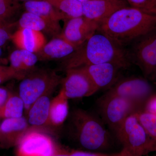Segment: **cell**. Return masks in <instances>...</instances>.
<instances>
[{"label": "cell", "mask_w": 156, "mask_h": 156, "mask_svg": "<svg viewBox=\"0 0 156 156\" xmlns=\"http://www.w3.org/2000/svg\"><path fill=\"white\" fill-rule=\"evenodd\" d=\"M98 32L72 54L61 60L62 69L66 71L106 62L114 63L123 69L131 66L132 63L126 48H121L105 35Z\"/></svg>", "instance_id": "6da1fadb"}, {"label": "cell", "mask_w": 156, "mask_h": 156, "mask_svg": "<svg viewBox=\"0 0 156 156\" xmlns=\"http://www.w3.org/2000/svg\"><path fill=\"white\" fill-rule=\"evenodd\" d=\"M156 27V17L128 6L118 10L100 23L98 32L117 45L126 48Z\"/></svg>", "instance_id": "7a4b0ae2"}, {"label": "cell", "mask_w": 156, "mask_h": 156, "mask_svg": "<svg viewBox=\"0 0 156 156\" xmlns=\"http://www.w3.org/2000/svg\"><path fill=\"white\" fill-rule=\"evenodd\" d=\"M69 129L70 136L84 151L107 153L112 138L101 119L82 109L70 114Z\"/></svg>", "instance_id": "3957f363"}, {"label": "cell", "mask_w": 156, "mask_h": 156, "mask_svg": "<svg viewBox=\"0 0 156 156\" xmlns=\"http://www.w3.org/2000/svg\"><path fill=\"white\" fill-rule=\"evenodd\" d=\"M62 79L55 71L48 69L36 67L27 73L20 80L18 93L24 103L25 115L35 101L42 96L51 95Z\"/></svg>", "instance_id": "277c9868"}, {"label": "cell", "mask_w": 156, "mask_h": 156, "mask_svg": "<svg viewBox=\"0 0 156 156\" xmlns=\"http://www.w3.org/2000/svg\"><path fill=\"white\" fill-rule=\"evenodd\" d=\"M124 156H147L156 152V142L138 121L135 113L128 117L115 134Z\"/></svg>", "instance_id": "5b68a950"}, {"label": "cell", "mask_w": 156, "mask_h": 156, "mask_svg": "<svg viewBox=\"0 0 156 156\" xmlns=\"http://www.w3.org/2000/svg\"><path fill=\"white\" fill-rule=\"evenodd\" d=\"M131 63L137 66L144 77L156 83V27L126 48Z\"/></svg>", "instance_id": "8992f818"}, {"label": "cell", "mask_w": 156, "mask_h": 156, "mask_svg": "<svg viewBox=\"0 0 156 156\" xmlns=\"http://www.w3.org/2000/svg\"><path fill=\"white\" fill-rule=\"evenodd\" d=\"M97 105L101 120L115 134L128 117L142 110L131 101L104 94L98 100Z\"/></svg>", "instance_id": "52a82bcc"}, {"label": "cell", "mask_w": 156, "mask_h": 156, "mask_svg": "<svg viewBox=\"0 0 156 156\" xmlns=\"http://www.w3.org/2000/svg\"><path fill=\"white\" fill-rule=\"evenodd\" d=\"M154 93L150 82L144 77H120L104 95L123 98L133 101L143 110L146 104Z\"/></svg>", "instance_id": "ba28073f"}, {"label": "cell", "mask_w": 156, "mask_h": 156, "mask_svg": "<svg viewBox=\"0 0 156 156\" xmlns=\"http://www.w3.org/2000/svg\"><path fill=\"white\" fill-rule=\"evenodd\" d=\"M16 147V156H51L60 148L45 131L31 128Z\"/></svg>", "instance_id": "9c48e42d"}, {"label": "cell", "mask_w": 156, "mask_h": 156, "mask_svg": "<svg viewBox=\"0 0 156 156\" xmlns=\"http://www.w3.org/2000/svg\"><path fill=\"white\" fill-rule=\"evenodd\" d=\"M65 71L66 75L62 80L61 90L69 99L89 97L98 91L83 68Z\"/></svg>", "instance_id": "30bf717a"}, {"label": "cell", "mask_w": 156, "mask_h": 156, "mask_svg": "<svg viewBox=\"0 0 156 156\" xmlns=\"http://www.w3.org/2000/svg\"><path fill=\"white\" fill-rule=\"evenodd\" d=\"M59 37L78 48L97 32L99 24L83 16L64 20Z\"/></svg>", "instance_id": "8fae6325"}, {"label": "cell", "mask_w": 156, "mask_h": 156, "mask_svg": "<svg viewBox=\"0 0 156 156\" xmlns=\"http://www.w3.org/2000/svg\"><path fill=\"white\" fill-rule=\"evenodd\" d=\"M82 5L83 16L99 25L118 10L130 6L126 0H91Z\"/></svg>", "instance_id": "7c38bea8"}, {"label": "cell", "mask_w": 156, "mask_h": 156, "mask_svg": "<svg viewBox=\"0 0 156 156\" xmlns=\"http://www.w3.org/2000/svg\"><path fill=\"white\" fill-rule=\"evenodd\" d=\"M31 128L26 117L5 119L0 125V148L16 147Z\"/></svg>", "instance_id": "4fadbf2b"}, {"label": "cell", "mask_w": 156, "mask_h": 156, "mask_svg": "<svg viewBox=\"0 0 156 156\" xmlns=\"http://www.w3.org/2000/svg\"><path fill=\"white\" fill-rule=\"evenodd\" d=\"M82 68L89 75L98 91L100 89H108L110 88L121 77L119 73L123 69L119 66L109 62Z\"/></svg>", "instance_id": "5bb4252c"}, {"label": "cell", "mask_w": 156, "mask_h": 156, "mask_svg": "<svg viewBox=\"0 0 156 156\" xmlns=\"http://www.w3.org/2000/svg\"><path fill=\"white\" fill-rule=\"evenodd\" d=\"M77 48L60 37H56L46 43L36 54L39 61L62 60Z\"/></svg>", "instance_id": "9a60e30c"}, {"label": "cell", "mask_w": 156, "mask_h": 156, "mask_svg": "<svg viewBox=\"0 0 156 156\" xmlns=\"http://www.w3.org/2000/svg\"><path fill=\"white\" fill-rule=\"evenodd\" d=\"M50 95L42 96L30 108L25 117L31 128L45 131V128H50Z\"/></svg>", "instance_id": "2e32d148"}, {"label": "cell", "mask_w": 156, "mask_h": 156, "mask_svg": "<svg viewBox=\"0 0 156 156\" xmlns=\"http://www.w3.org/2000/svg\"><path fill=\"white\" fill-rule=\"evenodd\" d=\"M18 28H28L47 34L52 37H59L62 29L60 26L53 24L47 20L30 12L24 11L16 22Z\"/></svg>", "instance_id": "e0dca14e"}, {"label": "cell", "mask_w": 156, "mask_h": 156, "mask_svg": "<svg viewBox=\"0 0 156 156\" xmlns=\"http://www.w3.org/2000/svg\"><path fill=\"white\" fill-rule=\"evenodd\" d=\"M11 40L18 49L35 53L47 43L42 33L28 28H18L12 34Z\"/></svg>", "instance_id": "ac0fdd59"}, {"label": "cell", "mask_w": 156, "mask_h": 156, "mask_svg": "<svg viewBox=\"0 0 156 156\" xmlns=\"http://www.w3.org/2000/svg\"><path fill=\"white\" fill-rule=\"evenodd\" d=\"M23 9L44 18L55 25L60 26L59 21L64 20L62 14L45 0H31L22 3Z\"/></svg>", "instance_id": "d6986e66"}, {"label": "cell", "mask_w": 156, "mask_h": 156, "mask_svg": "<svg viewBox=\"0 0 156 156\" xmlns=\"http://www.w3.org/2000/svg\"><path fill=\"white\" fill-rule=\"evenodd\" d=\"M68 98L60 89L58 95L51 99L49 122L50 127H58L63 125L69 115Z\"/></svg>", "instance_id": "ffe728a7"}, {"label": "cell", "mask_w": 156, "mask_h": 156, "mask_svg": "<svg viewBox=\"0 0 156 156\" xmlns=\"http://www.w3.org/2000/svg\"><path fill=\"white\" fill-rule=\"evenodd\" d=\"M9 60L10 66L25 76L36 67V65L39 61L36 53L18 48L11 52Z\"/></svg>", "instance_id": "44dd1931"}, {"label": "cell", "mask_w": 156, "mask_h": 156, "mask_svg": "<svg viewBox=\"0 0 156 156\" xmlns=\"http://www.w3.org/2000/svg\"><path fill=\"white\" fill-rule=\"evenodd\" d=\"M23 9L17 0H0V24L11 28L16 25Z\"/></svg>", "instance_id": "7402d4cb"}, {"label": "cell", "mask_w": 156, "mask_h": 156, "mask_svg": "<svg viewBox=\"0 0 156 156\" xmlns=\"http://www.w3.org/2000/svg\"><path fill=\"white\" fill-rule=\"evenodd\" d=\"M62 14L64 20L83 16L82 3L77 0H45Z\"/></svg>", "instance_id": "603a6c76"}, {"label": "cell", "mask_w": 156, "mask_h": 156, "mask_svg": "<svg viewBox=\"0 0 156 156\" xmlns=\"http://www.w3.org/2000/svg\"><path fill=\"white\" fill-rule=\"evenodd\" d=\"M25 112L24 103L19 95L11 93L8 100L0 108V118L5 119L23 116Z\"/></svg>", "instance_id": "cb8c5ba5"}, {"label": "cell", "mask_w": 156, "mask_h": 156, "mask_svg": "<svg viewBox=\"0 0 156 156\" xmlns=\"http://www.w3.org/2000/svg\"><path fill=\"white\" fill-rule=\"evenodd\" d=\"M135 115L148 135L156 142V114L141 110Z\"/></svg>", "instance_id": "d4e9b609"}, {"label": "cell", "mask_w": 156, "mask_h": 156, "mask_svg": "<svg viewBox=\"0 0 156 156\" xmlns=\"http://www.w3.org/2000/svg\"><path fill=\"white\" fill-rule=\"evenodd\" d=\"M133 7L156 17V0H126Z\"/></svg>", "instance_id": "484cf974"}, {"label": "cell", "mask_w": 156, "mask_h": 156, "mask_svg": "<svg viewBox=\"0 0 156 156\" xmlns=\"http://www.w3.org/2000/svg\"><path fill=\"white\" fill-rule=\"evenodd\" d=\"M25 76L15 70L10 66H6L0 64V85L12 79L21 80Z\"/></svg>", "instance_id": "4316f807"}, {"label": "cell", "mask_w": 156, "mask_h": 156, "mask_svg": "<svg viewBox=\"0 0 156 156\" xmlns=\"http://www.w3.org/2000/svg\"><path fill=\"white\" fill-rule=\"evenodd\" d=\"M69 156H124L122 152L115 153H108L94 152L83 150L70 149Z\"/></svg>", "instance_id": "83f0119b"}, {"label": "cell", "mask_w": 156, "mask_h": 156, "mask_svg": "<svg viewBox=\"0 0 156 156\" xmlns=\"http://www.w3.org/2000/svg\"><path fill=\"white\" fill-rule=\"evenodd\" d=\"M9 29L3 26L0 27V48H2L11 39L12 34L10 32Z\"/></svg>", "instance_id": "f1b7e54d"}, {"label": "cell", "mask_w": 156, "mask_h": 156, "mask_svg": "<svg viewBox=\"0 0 156 156\" xmlns=\"http://www.w3.org/2000/svg\"><path fill=\"white\" fill-rule=\"evenodd\" d=\"M143 110L156 114V93H154L150 98Z\"/></svg>", "instance_id": "f546056e"}, {"label": "cell", "mask_w": 156, "mask_h": 156, "mask_svg": "<svg viewBox=\"0 0 156 156\" xmlns=\"http://www.w3.org/2000/svg\"><path fill=\"white\" fill-rule=\"evenodd\" d=\"M11 93L5 88L0 87V108L5 103Z\"/></svg>", "instance_id": "4dcf8cb0"}, {"label": "cell", "mask_w": 156, "mask_h": 156, "mask_svg": "<svg viewBox=\"0 0 156 156\" xmlns=\"http://www.w3.org/2000/svg\"><path fill=\"white\" fill-rule=\"evenodd\" d=\"M51 156H69V149L60 147L56 153Z\"/></svg>", "instance_id": "1f68e13d"}, {"label": "cell", "mask_w": 156, "mask_h": 156, "mask_svg": "<svg viewBox=\"0 0 156 156\" xmlns=\"http://www.w3.org/2000/svg\"><path fill=\"white\" fill-rule=\"evenodd\" d=\"M3 54V50L2 48H0V64L5 65L7 63V61L5 59L1 58Z\"/></svg>", "instance_id": "d6a6232c"}, {"label": "cell", "mask_w": 156, "mask_h": 156, "mask_svg": "<svg viewBox=\"0 0 156 156\" xmlns=\"http://www.w3.org/2000/svg\"><path fill=\"white\" fill-rule=\"evenodd\" d=\"M79 2L82 3L85 2H88V1H91V0H77Z\"/></svg>", "instance_id": "836d02e7"}, {"label": "cell", "mask_w": 156, "mask_h": 156, "mask_svg": "<svg viewBox=\"0 0 156 156\" xmlns=\"http://www.w3.org/2000/svg\"><path fill=\"white\" fill-rule=\"evenodd\" d=\"M17 1H18L19 2H27V1H31V0H17Z\"/></svg>", "instance_id": "e575fe53"}, {"label": "cell", "mask_w": 156, "mask_h": 156, "mask_svg": "<svg viewBox=\"0 0 156 156\" xmlns=\"http://www.w3.org/2000/svg\"><path fill=\"white\" fill-rule=\"evenodd\" d=\"M147 156H156V154L155 155H147Z\"/></svg>", "instance_id": "d590c367"}, {"label": "cell", "mask_w": 156, "mask_h": 156, "mask_svg": "<svg viewBox=\"0 0 156 156\" xmlns=\"http://www.w3.org/2000/svg\"><path fill=\"white\" fill-rule=\"evenodd\" d=\"M1 26H2L1 25V24H0V27H1Z\"/></svg>", "instance_id": "8d00e7d4"}]
</instances>
